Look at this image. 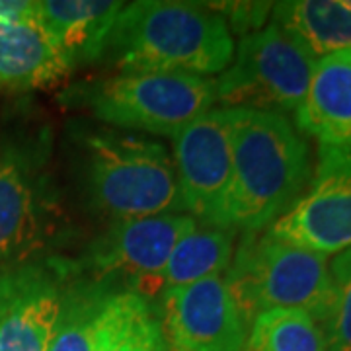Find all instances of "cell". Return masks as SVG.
<instances>
[{
	"mask_svg": "<svg viewBox=\"0 0 351 351\" xmlns=\"http://www.w3.org/2000/svg\"><path fill=\"white\" fill-rule=\"evenodd\" d=\"M332 301L322 322L326 351H351V248L330 263Z\"/></svg>",
	"mask_w": 351,
	"mask_h": 351,
	"instance_id": "obj_20",
	"label": "cell"
},
{
	"mask_svg": "<svg viewBox=\"0 0 351 351\" xmlns=\"http://www.w3.org/2000/svg\"><path fill=\"white\" fill-rule=\"evenodd\" d=\"M73 64L39 20L29 18L0 34V88L29 92L63 82Z\"/></svg>",
	"mask_w": 351,
	"mask_h": 351,
	"instance_id": "obj_16",
	"label": "cell"
},
{
	"mask_svg": "<svg viewBox=\"0 0 351 351\" xmlns=\"http://www.w3.org/2000/svg\"><path fill=\"white\" fill-rule=\"evenodd\" d=\"M267 232L322 256L350 250L351 149L320 147L306 189Z\"/></svg>",
	"mask_w": 351,
	"mask_h": 351,
	"instance_id": "obj_9",
	"label": "cell"
},
{
	"mask_svg": "<svg viewBox=\"0 0 351 351\" xmlns=\"http://www.w3.org/2000/svg\"><path fill=\"white\" fill-rule=\"evenodd\" d=\"M225 283L240 314L252 320L271 308H299L324 322L332 301L326 256L265 232H242Z\"/></svg>",
	"mask_w": 351,
	"mask_h": 351,
	"instance_id": "obj_6",
	"label": "cell"
},
{
	"mask_svg": "<svg viewBox=\"0 0 351 351\" xmlns=\"http://www.w3.org/2000/svg\"><path fill=\"white\" fill-rule=\"evenodd\" d=\"M61 101L101 123L178 137L217 101L215 80L170 73H119L64 88Z\"/></svg>",
	"mask_w": 351,
	"mask_h": 351,
	"instance_id": "obj_5",
	"label": "cell"
},
{
	"mask_svg": "<svg viewBox=\"0 0 351 351\" xmlns=\"http://www.w3.org/2000/svg\"><path fill=\"white\" fill-rule=\"evenodd\" d=\"M131 299L129 291H113L84 277L75 263L47 351H108Z\"/></svg>",
	"mask_w": 351,
	"mask_h": 351,
	"instance_id": "obj_13",
	"label": "cell"
},
{
	"mask_svg": "<svg viewBox=\"0 0 351 351\" xmlns=\"http://www.w3.org/2000/svg\"><path fill=\"white\" fill-rule=\"evenodd\" d=\"M176 176L184 209L205 225H225L232 180V143L226 108H213L174 138Z\"/></svg>",
	"mask_w": 351,
	"mask_h": 351,
	"instance_id": "obj_10",
	"label": "cell"
},
{
	"mask_svg": "<svg viewBox=\"0 0 351 351\" xmlns=\"http://www.w3.org/2000/svg\"><path fill=\"white\" fill-rule=\"evenodd\" d=\"M295 123L320 147L351 149V49L316 61Z\"/></svg>",
	"mask_w": 351,
	"mask_h": 351,
	"instance_id": "obj_14",
	"label": "cell"
},
{
	"mask_svg": "<svg viewBox=\"0 0 351 351\" xmlns=\"http://www.w3.org/2000/svg\"><path fill=\"white\" fill-rule=\"evenodd\" d=\"M274 22L311 55L351 49V6L346 0L276 2Z\"/></svg>",
	"mask_w": 351,
	"mask_h": 351,
	"instance_id": "obj_17",
	"label": "cell"
},
{
	"mask_svg": "<svg viewBox=\"0 0 351 351\" xmlns=\"http://www.w3.org/2000/svg\"><path fill=\"white\" fill-rule=\"evenodd\" d=\"M66 232L49 125L12 127L0 135V274L55 256Z\"/></svg>",
	"mask_w": 351,
	"mask_h": 351,
	"instance_id": "obj_3",
	"label": "cell"
},
{
	"mask_svg": "<svg viewBox=\"0 0 351 351\" xmlns=\"http://www.w3.org/2000/svg\"><path fill=\"white\" fill-rule=\"evenodd\" d=\"M232 180L225 225L262 232L287 213L311 182V152L283 113L230 108Z\"/></svg>",
	"mask_w": 351,
	"mask_h": 351,
	"instance_id": "obj_1",
	"label": "cell"
},
{
	"mask_svg": "<svg viewBox=\"0 0 351 351\" xmlns=\"http://www.w3.org/2000/svg\"><path fill=\"white\" fill-rule=\"evenodd\" d=\"M34 14H36V2L0 0V34H4V32L12 29L14 25L34 18Z\"/></svg>",
	"mask_w": 351,
	"mask_h": 351,
	"instance_id": "obj_23",
	"label": "cell"
},
{
	"mask_svg": "<svg viewBox=\"0 0 351 351\" xmlns=\"http://www.w3.org/2000/svg\"><path fill=\"white\" fill-rule=\"evenodd\" d=\"M162 332L170 351H244L246 322L213 276L162 293Z\"/></svg>",
	"mask_w": 351,
	"mask_h": 351,
	"instance_id": "obj_12",
	"label": "cell"
},
{
	"mask_svg": "<svg viewBox=\"0 0 351 351\" xmlns=\"http://www.w3.org/2000/svg\"><path fill=\"white\" fill-rule=\"evenodd\" d=\"M75 262L51 256L0 274V351H47Z\"/></svg>",
	"mask_w": 351,
	"mask_h": 351,
	"instance_id": "obj_11",
	"label": "cell"
},
{
	"mask_svg": "<svg viewBox=\"0 0 351 351\" xmlns=\"http://www.w3.org/2000/svg\"><path fill=\"white\" fill-rule=\"evenodd\" d=\"M104 57L121 73L207 78L230 64L234 41L225 16L209 4L138 0L117 14Z\"/></svg>",
	"mask_w": 351,
	"mask_h": 351,
	"instance_id": "obj_2",
	"label": "cell"
},
{
	"mask_svg": "<svg viewBox=\"0 0 351 351\" xmlns=\"http://www.w3.org/2000/svg\"><path fill=\"white\" fill-rule=\"evenodd\" d=\"M244 351H326V339L311 314L271 308L252 320Z\"/></svg>",
	"mask_w": 351,
	"mask_h": 351,
	"instance_id": "obj_19",
	"label": "cell"
},
{
	"mask_svg": "<svg viewBox=\"0 0 351 351\" xmlns=\"http://www.w3.org/2000/svg\"><path fill=\"white\" fill-rule=\"evenodd\" d=\"M121 8L112 0H43L36 2V18L75 69L104 57Z\"/></svg>",
	"mask_w": 351,
	"mask_h": 351,
	"instance_id": "obj_15",
	"label": "cell"
},
{
	"mask_svg": "<svg viewBox=\"0 0 351 351\" xmlns=\"http://www.w3.org/2000/svg\"><path fill=\"white\" fill-rule=\"evenodd\" d=\"M108 351H170L164 338L160 313L152 302L133 295L125 318Z\"/></svg>",
	"mask_w": 351,
	"mask_h": 351,
	"instance_id": "obj_21",
	"label": "cell"
},
{
	"mask_svg": "<svg viewBox=\"0 0 351 351\" xmlns=\"http://www.w3.org/2000/svg\"><path fill=\"white\" fill-rule=\"evenodd\" d=\"M239 230L230 226H195L178 240L162 271V293L186 287L228 269L234 256ZM162 297V295H160Z\"/></svg>",
	"mask_w": 351,
	"mask_h": 351,
	"instance_id": "obj_18",
	"label": "cell"
},
{
	"mask_svg": "<svg viewBox=\"0 0 351 351\" xmlns=\"http://www.w3.org/2000/svg\"><path fill=\"white\" fill-rule=\"evenodd\" d=\"M316 59L276 22L242 36L230 64L215 80L223 108L295 112L304 98Z\"/></svg>",
	"mask_w": 351,
	"mask_h": 351,
	"instance_id": "obj_7",
	"label": "cell"
},
{
	"mask_svg": "<svg viewBox=\"0 0 351 351\" xmlns=\"http://www.w3.org/2000/svg\"><path fill=\"white\" fill-rule=\"evenodd\" d=\"M188 213L112 221L75 260L88 279L149 299L162 295V271L178 240L195 226Z\"/></svg>",
	"mask_w": 351,
	"mask_h": 351,
	"instance_id": "obj_8",
	"label": "cell"
},
{
	"mask_svg": "<svg viewBox=\"0 0 351 351\" xmlns=\"http://www.w3.org/2000/svg\"><path fill=\"white\" fill-rule=\"evenodd\" d=\"M215 6H221V8L211 6L213 10L219 14L225 12L228 16L226 25L230 24L234 27V32H240L244 36L262 29L267 20V14L274 8V4L269 2H225V4H215Z\"/></svg>",
	"mask_w": 351,
	"mask_h": 351,
	"instance_id": "obj_22",
	"label": "cell"
},
{
	"mask_svg": "<svg viewBox=\"0 0 351 351\" xmlns=\"http://www.w3.org/2000/svg\"><path fill=\"white\" fill-rule=\"evenodd\" d=\"M80 184L94 213L110 221L182 213L174 160L152 138L106 127L75 131Z\"/></svg>",
	"mask_w": 351,
	"mask_h": 351,
	"instance_id": "obj_4",
	"label": "cell"
}]
</instances>
